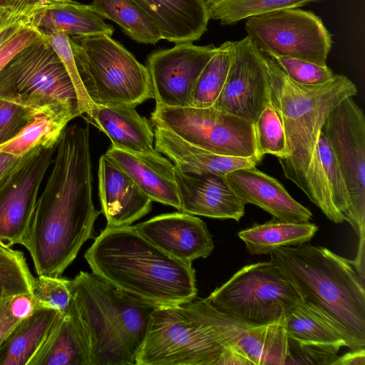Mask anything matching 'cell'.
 I'll return each instance as SVG.
<instances>
[{"label": "cell", "mask_w": 365, "mask_h": 365, "mask_svg": "<svg viewBox=\"0 0 365 365\" xmlns=\"http://www.w3.org/2000/svg\"><path fill=\"white\" fill-rule=\"evenodd\" d=\"M56 146L57 143L34 147L0 179V243L3 245H22Z\"/></svg>", "instance_id": "4fadbf2b"}, {"label": "cell", "mask_w": 365, "mask_h": 365, "mask_svg": "<svg viewBox=\"0 0 365 365\" xmlns=\"http://www.w3.org/2000/svg\"><path fill=\"white\" fill-rule=\"evenodd\" d=\"M68 279L39 275L35 278L31 300L33 309L49 308L66 314L74 303Z\"/></svg>", "instance_id": "d590c367"}, {"label": "cell", "mask_w": 365, "mask_h": 365, "mask_svg": "<svg viewBox=\"0 0 365 365\" xmlns=\"http://www.w3.org/2000/svg\"><path fill=\"white\" fill-rule=\"evenodd\" d=\"M85 120L104 133L117 149L140 154H156L150 122L134 107L94 104Z\"/></svg>", "instance_id": "cb8c5ba5"}, {"label": "cell", "mask_w": 365, "mask_h": 365, "mask_svg": "<svg viewBox=\"0 0 365 365\" xmlns=\"http://www.w3.org/2000/svg\"><path fill=\"white\" fill-rule=\"evenodd\" d=\"M145 239L180 261L190 263L212 252V236L205 222L193 215L162 214L134 225Z\"/></svg>", "instance_id": "ac0fdd59"}, {"label": "cell", "mask_w": 365, "mask_h": 365, "mask_svg": "<svg viewBox=\"0 0 365 365\" xmlns=\"http://www.w3.org/2000/svg\"><path fill=\"white\" fill-rule=\"evenodd\" d=\"M225 178L244 205H255L284 222H307L312 217L279 181L255 166L233 170Z\"/></svg>", "instance_id": "ffe728a7"}, {"label": "cell", "mask_w": 365, "mask_h": 365, "mask_svg": "<svg viewBox=\"0 0 365 365\" xmlns=\"http://www.w3.org/2000/svg\"><path fill=\"white\" fill-rule=\"evenodd\" d=\"M227 347L214 331L205 299L156 307L136 365H219Z\"/></svg>", "instance_id": "8992f818"}, {"label": "cell", "mask_w": 365, "mask_h": 365, "mask_svg": "<svg viewBox=\"0 0 365 365\" xmlns=\"http://www.w3.org/2000/svg\"><path fill=\"white\" fill-rule=\"evenodd\" d=\"M89 9L101 17L115 22L132 40L155 44L163 39L158 26L130 0H93Z\"/></svg>", "instance_id": "f546056e"}, {"label": "cell", "mask_w": 365, "mask_h": 365, "mask_svg": "<svg viewBox=\"0 0 365 365\" xmlns=\"http://www.w3.org/2000/svg\"><path fill=\"white\" fill-rule=\"evenodd\" d=\"M31 24L43 34H63L68 37L91 35L112 36L114 28L88 5L71 0L43 5Z\"/></svg>", "instance_id": "4316f807"}, {"label": "cell", "mask_w": 365, "mask_h": 365, "mask_svg": "<svg viewBox=\"0 0 365 365\" xmlns=\"http://www.w3.org/2000/svg\"><path fill=\"white\" fill-rule=\"evenodd\" d=\"M53 167L38 197L24 245L39 275L61 277L88 239L101 211L92 200L93 175L88 126L66 125Z\"/></svg>", "instance_id": "6da1fadb"}, {"label": "cell", "mask_w": 365, "mask_h": 365, "mask_svg": "<svg viewBox=\"0 0 365 365\" xmlns=\"http://www.w3.org/2000/svg\"><path fill=\"white\" fill-rule=\"evenodd\" d=\"M98 195L107 225L121 227L147 215L152 200L106 154L99 159Z\"/></svg>", "instance_id": "44dd1931"}, {"label": "cell", "mask_w": 365, "mask_h": 365, "mask_svg": "<svg viewBox=\"0 0 365 365\" xmlns=\"http://www.w3.org/2000/svg\"><path fill=\"white\" fill-rule=\"evenodd\" d=\"M35 277L19 250L0 243V301L21 294H32Z\"/></svg>", "instance_id": "836d02e7"}, {"label": "cell", "mask_w": 365, "mask_h": 365, "mask_svg": "<svg viewBox=\"0 0 365 365\" xmlns=\"http://www.w3.org/2000/svg\"><path fill=\"white\" fill-rule=\"evenodd\" d=\"M206 299L226 315L255 325L282 322L285 312L301 300L270 260L242 267Z\"/></svg>", "instance_id": "9c48e42d"}, {"label": "cell", "mask_w": 365, "mask_h": 365, "mask_svg": "<svg viewBox=\"0 0 365 365\" xmlns=\"http://www.w3.org/2000/svg\"><path fill=\"white\" fill-rule=\"evenodd\" d=\"M68 285L86 336L90 365H134L158 307L93 273L81 271Z\"/></svg>", "instance_id": "277c9868"}, {"label": "cell", "mask_w": 365, "mask_h": 365, "mask_svg": "<svg viewBox=\"0 0 365 365\" xmlns=\"http://www.w3.org/2000/svg\"><path fill=\"white\" fill-rule=\"evenodd\" d=\"M282 324L288 339L287 364H333L341 347H348L342 333L302 300L285 312Z\"/></svg>", "instance_id": "2e32d148"}, {"label": "cell", "mask_w": 365, "mask_h": 365, "mask_svg": "<svg viewBox=\"0 0 365 365\" xmlns=\"http://www.w3.org/2000/svg\"><path fill=\"white\" fill-rule=\"evenodd\" d=\"M269 255L301 300L342 333L350 350L365 349L364 279L352 260L308 242L277 247Z\"/></svg>", "instance_id": "3957f363"}, {"label": "cell", "mask_w": 365, "mask_h": 365, "mask_svg": "<svg viewBox=\"0 0 365 365\" xmlns=\"http://www.w3.org/2000/svg\"><path fill=\"white\" fill-rule=\"evenodd\" d=\"M317 230L318 227L309 222H289L273 217L265 223L254 224L237 235L251 255H267L277 247L307 243Z\"/></svg>", "instance_id": "f1b7e54d"}, {"label": "cell", "mask_w": 365, "mask_h": 365, "mask_svg": "<svg viewBox=\"0 0 365 365\" xmlns=\"http://www.w3.org/2000/svg\"><path fill=\"white\" fill-rule=\"evenodd\" d=\"M76 68L93 103L135 108L154 98L147 66L108 35L69 37Z\"/></svg>", "instance_id": "52a82bcc"}, {"label": "cell", "mask_w": 365, "mask_h": 365, "mask_svg": "<svg viewBox=\"0 0 365 365\" xmlns=\"http://www.w3.org/2000/svg\"><path fill=\"white\" fill-rule=\"evenodd\" d=\"M247 37L264 54L327 65L332 38L320 17L299 9H287L246 19Z\"/></svg>", "instance_id": "8fae6325"}, {"label": "cell", "mask_w": 365, "mask_h": 365, "mask_svg": "<svg viewBox=\"0 0 365 365\" xmlns=\"http://www.w3.org/2000/svg\"><path fill=\"white\" fill-rule=\"evenodd\" d=\"M45 4L22 1L8 7L0 17V46L21 27L30 24L37 11Z\"/></svg>", "instance_id": "ab89813d"}, {"label": "cell", "mask_w": 365, "mask_h": 365, "mask_svg": "<svg viewBox=\"0 0 365 365\" xmlns=\"http://www.w3.org/2000/svg\"><path fill=\"white\" fill-rule=\"evenodd\" d=\"M154 144L181 172L197 175L225 176L244 168L256 166L252 158H240L216 154L187 143L163 128L154 127Z\"/></svg>", "instance_id": "d4e9b609"}, {"label": "cell", "mask_w": 365, "mask_h": 365, "mask_svg": "<svg viewBox=\"0 0 365 365\" xmlns=\"http://www.w3.org/2000/svg\"><path fill=\"white\" fill-rule=\"evenodd\" d=\"M180 200V212L215 219L239 222L245 207L228 185L225 176L197 175L174 168Z\"/></svg>", "instance_id": "d6986e66"}, {"label": "cell", "mask_w": 365, "mask_h": 365, "mask_svg": "<svg viewBox=\"0 0 365 365\" xmlns=\"http://www.w3.org/2000/svg\"><path fill=\"white\" fill-rule=\"evenodd\" d=\"M0 99L32 110H63L81 116L72 81L43 34L0 71Z\"/></svg>", "instance_id": "ba28073f"}, {"label": "cell", "mask_w": 365, "mask_h": 365, "mask_svg": "<svg viewBox=\"0 0 365 365\" xmlns=\"http://www.w3.org/2000/svg\"><path fill=\"white\" fill-rule=\"evenodd\" d=\"M105 154L152 201L172 206L180 211V200L174 175L175 165L160 153H133L110 146Z\"/></svg>", "instance_id": "7402d4cb"}, {"label": "cell", "mask_w": 365, "mask_h": 365, "mask_svg": "<svg viewBox=\"0 0 365 365\" xmlns=\"http://www.w3.org/2000/svg\"><path fill=\"white\" fill-rule=\"evenodd\" d=\"M234 52V41H227L217 48L197 79L189 106H212L225 85Z\"/></svg>", "instance_id": "1f68e13d"}, {"label": "cell", "mask_w": 365, "mask_h": 365, "mask_svg": "<svg viewBox=\"0 0 365 365\" xmlns=\"http://www.w3.org/2000/svg\"><path fill=\"white\" fill-rule=\"evenodd\" d=\"M210 324L222 343L253 365H284L289 358L288 339L282 322L248 324L215 309L206 299Z\"/></svg>", "instance_id": "e0dca14e"}, {"label": "cell", "mask_w": 365, "mask_h": 365, "mask_svg": "<svg viewBox=\"0 0 365 365\" xmlns=\"http://www.w3.org/2000/svg\"><path fill=\"white\" fill-rule=\"evenodd\" d=\"M41 35L32 24L21 27L0 46V71L16 53Z\"/></svg>", "instance_id": "b9f144b4"}, {"label": "cell", "mask_w": 365, "mask_h": 365, "mask_svg": "<svg viewBox=\"0 0 365 365\" xmlns=\"http://www.w3.org/2000/svg\"><path fill=\"white\" fill-rule=\"evenodd\" d=\"M271 103L280 115L288 156L278 159L284 176L304 192L306 173L316 153L322 128L340 102L357 93L354 83L336 74L321 85H302L291 80L275 61L264 54Z\"/></svg>", "instance_id": "5b68a950"}, {"label": "cell", "mask_w": 365, "mask_h": 365, "mask_svg": "<svg viewBox=\"0 0 365 365\" xmlns=\"http://www.w3.org/2000/svg\"><path fill=\"white\" fill-rule=\"evenodd\" d=\"M75 118L72 113L63 110L38 112L34 120L15 138L0 145V151L21 157L37 145L56 144L65 127Z\"/></svg>", "instance_id": "4dcf8cb0"}, {"label": "cell", "mask_w": 365, "mask_h": 365, "mask_svg": "<svg viewBox=\"0 0 365 365\" xmlns=\"http://www.w3.org/2000/svg\"><path fill=\"white\" fill-rule=\"evenodd\" d=\"M43 36L61 60L72 81L78 96L81 115L88 113L93 103L88 98L81 81L71 47L69 37L61 33Z\"/></svg>", "instance_id": "f35d334b"}, {"label": "cell", "mask_w": 365, "mask_h": 365, "mask_svg": "<svg viewBox=\"0 0 365 365\" xmlns=\"http://www.w3.org/2000/svg\"><path fill=\"white\" fill-rule=\"evenodd\" d=\"M269 101L264 53L247 36L234 41L226 81L212 106L255 122Z\"/></svg>", "instance_id": "5bb4252c"}, {"label": "cell", "mask_w": 365, "mask_h": 365, "mask_svg": "<svg viewBox=\"0 0 365 365\" xmlns=\"http://www.w3.org/2000/svg\"><path fill=\"white\" fill-rule=\"evenodd\" d=\"M210 19L232 25L248 17L287 9H296L322 0H204Z\"/></svg>", "instance_id": "d6a6232c"}, {"label": "cell", "mask_w": 365, "mask_h": 365, "mask_svg": "<svg viewBox=\"0 0 365 365\" xmlns=\"http://www.w3.org/2000/svg\"><path fill=\"white\" fill-rule=\"evenodd\" d=\"M159 29L163 39L181 43L199 40L210 19L204 0H130Z\"/></svg>", "instance_id": "603a6c76"}, {"label": "cell", "mask_w": 365, "mask_h": 365, "mask_svg": "<svg viewBox=\"0 0 365 365\" xmlns=\"http://www.w3.org/2000/svg\"><path fill=\"white\" fill-rule=\"evenodd\" d=\"M35 115L31 109L0 99V145L15 138Z\"/></svg>", "instance_id": "60d3db41"}, {"label": "cell", "mask_w": 365, "mask_h": 365, "mask_svg": "<svg viewBox=\"0 0 365 365\" xmlns=\"http://www.w3.org/2000/svg\"><path fill=\"white\" fill-rule=\"evenodd\" d=\"M322 133L331 148L350 196L345 221L359 237L357 255L365 245V116L362 109L348 97L328 115Z\"/></svg>", "instance_id": "7c38bea8"}, {"label": "cell", "mask_w": 365, "mask_h": 365, "mask_svg": "<svg viewBox=\"0 0 365 365\" xmlns=\"http://www.w3.org/2000/svg\"><path fill=\"white\" fill-rule=\"evenodd\" d=\"M150 120L154 127L168 130L210 152L261 161L256 148L254 122L213 106L169 107L155 104Z\"/></svg>", "instance_id": "30bf717a"}, {"label": "cell", "mask_w": 365, "mask_h": 365, "mask_svg": "<svg viewBox=\"0 0 365 365\" xmlns=\"http://www.w3.org/2000/svg\"><path fill=\"white\" fill-rule=\"evenodd\" d=\"M216 49L212 44L196 46L185 42L150 54L147 68L156 104L189 106L195 82Z\"/></svg>", "instance_id": "9a60e30c"}, {"label": "cell", "mask_w": 365, "mask_h": 365, "mask_svg": "<svg viewBox=\"0 0 365 365\" xmlns=\"http://www.w3.org/2000/svg\"><path fill=\"white\" fill-rule=\"evenodd\" d=\"M254 130L257 155L260 160L266 154L273 155L278 159L288 156L282 120L270 100L254 122Z\"/></svg>", "instance_id": "e575fe53"}, {"label": "cell", "mask_w": 365, "mask_h": 365, "mask_svg": "<svg viewBox=\"0 0 365 365\" xmlns=\"http://www.w3.org/2000/svg\"><path fill=\"white\" fill-rule=\"evenodd\" d=\"M19 158L20 157L11 153L0 151V179L18 162Z\"/></svg>", "instance_id": "f6af8a7d"}, {"label": "cell", "mask_w": 365, "mask_h": 365, "mask_svg": "<svg viewBox=\"0 0 365 365\" xmlns=\"http://www.w3.org/2000/svg\"><path fill=\"white\" fill-rule=\"evenodd\" d=\"M13 297L0 301V344L10 330L21 319L13 312Z\"/></svg>", "instance_id": "7bdbcfd3"}, {"label": "cell", "mask_w": 365, "mask_h": 365, "mask_svg": "<svg viewBox=\"0 0 365 365\" xmlns=\"http://www.w3.org/2000/svg\"><path fill=\"white\" fill-rule=\"evenodd\" d=\"M94 240L84 257L92 273L114 287L158 307L195 299L192 264L168 255L134 226L107 225Z\"/></svg>", "instance_id": "7a4b0ae2"}, {"label": "cell", "mask_w": 365, "mask_h": 365, "mask_svg": "<svg viewBox=\"0 0 365 365\" xmlns=\"http://www.w3.org/2000/svg\"><path fill=\"white\" fill-rule=\"evenodd\" d=\"M317 153L332 202L345 221L350 209V196L331 148L322 131L317 145Z\"/></svg>", "instance_id": "8d00e7d4"}, {"label": "cell", "mask_w": 365, "mask_h": 365, "mask_svg": "<svg viewBox=\"0 0 365 365\" xmlns=\"http://www.w3.org/2000/svg\"><path fill=\"white\" fill-rule=\"evenodd\" d=\"M10 6H12V5H10ZM10 6H1V5H0V17H1V14L4 12V11L8 7H9Z\"/></svg>", "instance_id": "7dc6e473"}, {"label": "cell", "mask_w": 365, "mask_h": 365, "mask_svg": "<svg viewBox=\"0 0 365 365\" xmlns=\"http://www.w3.org/2000/svg\"><path fill=\"white\" fill-rule=\"evenodd\" d=\"M22 1H32V2L40 1L43 4H52V3H56V2L65 1L67 0H0V5L10 6V5L16 4Z\"/></svg>", "instance_id": "bcb514c9"}, {"label": "cell", "mask_w": 365, "mask_h": 365, "mask_svg": "<svg viewBox=\"0 0 365 365\" xmlns=\"http://www.w3.org/2000/svg\"><path fill=\"white\" fill-rule=\"evenodd\" d=\"M28 365H90L88 343L75 302L66 314H59Z\"/></svg>", "instance_id": "484cf974"}, {"label": "cell", "mask_w": 365, "mask_h": 365, "mask_svg": "<svg viewBox=\"0 0 365 365\" xmlns=\"http://www.w3.org/2000/svg\"><path fill=\"white\" fill-rule=\"evenodd\" d=\"M293 81L302 85H321L332 80L335 73L326 66L289 57L273 58Z\"/></svg>", "instance_id": "74e56055"}, {"label": "cell", "mask_w": 365, "mask_h": 365, "mask_svg": "<svg viewBox=\"0 0 365 365\" xmlns=\"http://www.w3.org/2000/svg\"><path fill=\"white\" fill-rule=\"evenodd\" d=\"M334 365H364L365 349L350 350L348 353L338 356L334 361Z\"/></svg>", "instance_id": "ee69618b"}, {"label": "cell", "mask_w": 365, "mask_h": 365, "mask_svg": "<svg viewBox=\"0 0 365 365\" xmlns=\"http://www.w3.org/2000/svg\"><path fill=\"white\" fill-rule=\"evenodd\" d=\"M59 314L39 308L21 319L0 344V365H28Z\"/></svg>", "instance_id": "83f0119b"}]
</instances>
